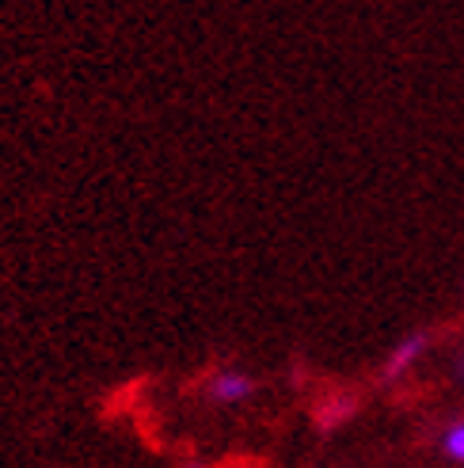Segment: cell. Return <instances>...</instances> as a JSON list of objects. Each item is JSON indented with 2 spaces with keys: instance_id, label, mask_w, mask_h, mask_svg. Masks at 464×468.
Wrapping results in <instances>:
<instances>
[{
  "instance_id": "1",
  "label": "cell",
  "mask_w": 464,
  "mask_h": 468,
  "mask_svg": "<svg viewBox=\"0 0 464 468\" xmlns=\"http://www.w3.org/2000/svg\"><path fill=\"white\" fill-rule=\"evenodd\" d=\"M251 392H255V381L240 369H225L210 381V396L217 404H240V400H248Z\"/></svg>"
},
{
  "instance_id": "2",
  "label": "cell",
  "mask_w": 464,
  "mask_h": 468,
  "mask_svg": "<svg viewBox=\"0 0 464 468\" xmlns=\"http://www.w3.org/2000/svg\"><path fill=\"white\" fill-rule=\"evenodd\" d=\"M423 350H427V332H411L407 339H400V346L388 355L385 362V378H396V373H404L407 366H415L423 358Z\"/></svg>"
},
{
  "instance_id": "3",
  "label": "cell",
  "mask_w": 464,
  "mask_h": 468,
  "mask_svg": "<svg viewBox=\"0 0 464 468\" xmlns=\"http://www.w3.org/2000/svg\"><path fill=\"white\" fill-rule=\"evenodd\" d=\"M442 450H446L449 461L464 464V419H457V423L446 427V434H442Z\"/></svg>"
},
{
  "instance_id": "4",
  "label": "cell",
  "mask_w": 464,
  "mask_h": 468,
  "mask_svg": "<svg viewBox=\"0 0 464 468\" xmlns=\"http://www.w3.org/2000/svg\"><path fill=\"white\" fill-rule=\"evenodd\" d=\"M457 378H460V381H464V355H460V358H457Z\"/></svg>"
},
{
  "instance_id": "5",
  "label": "cell",
  "mask_w": 464,
  "mask_h": 468,
  "mask_svg": "<svg viewBox=\"0 0 464 468\" xmlns=\"http://www.w3.org/2000/svg\"><path fill=\"white\" fill-rule=\"evenodd\" d=\"M183 468H206L202 461H187V464H183Z\"/></svg>"
}]
</instances>
